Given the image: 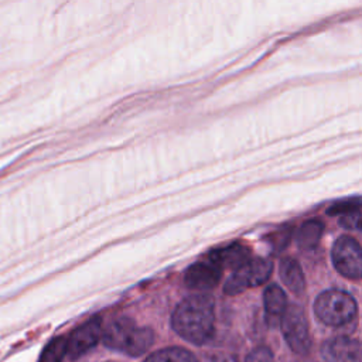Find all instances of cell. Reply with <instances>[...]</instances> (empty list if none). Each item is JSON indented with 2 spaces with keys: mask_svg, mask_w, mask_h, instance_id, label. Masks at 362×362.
I'll return each mask as SVG.
<instances>
[{
  "mask_svg": "<svg viewBox=\"0 0 362 362\" xmlns=\"http://www.w3.org/2000/svg\"><path fill=\"white\" fill-rule=\"evenodd\" d=\"M174 331L185 341L202 345L208 342L215 331V304L205 294L189 296L182 300L173 313Z\"/></svg>",
  "mask_w": 362,
  "mask_h": 362,
  "instance_id": "1",
  "label": "cell"
},
{
  "mask_svg": "<svg viewBox=\"0 0 362 362\" xmlns=\"http://www.w3.org/2000/svg\"><path fill=\"white\" fill-rule=\"evenodd\" d=\"M102 341L107 348L140 356L153 345L154 334L147 327H139L127 317L112 321L102 332Z\"/></svg>",
  "mask_w": 362,
  "mask_h": 362,
  "instance_id": "2",
  "label": "cell"
},
{
  "mask_svg": "<svg viewBox=\"0 0 362 362\" xmlns=\"http://www.w3.org/2000/svg\"><path fill=\"white\" fill-rule=\"evenodd\" d=\"M314 311L324 324L339 327L355 318L358 307L351 294L332 288L322 291L315 298Z\"/></svg>",
  "mask_w": 362,
  "mask_h": 362,
  "instance_id": "3",
  "label": "cell"
},
{
  "mask_svg": "<svg viewBox=\"0 0 362 362\" xmlns=\"http://www.w3.org/2000/svg\"><path fill=\"white\" fill-rule=\"evenodd\" d=\"M272 269V262L266 259H249L233 270L225 283L223 291L229 296H235L250 287L260 286L270 277Z\"/></svg>",
  "mask_w": 362,
  "mask_h": 362,
  "instance_id": "4",
  "label": "cell"
},
{
  "mask_svg": "<svg viewBox=\"0 0 362 362\" xmlns=\"http://www.w3.org/2000/svg\"><path fill=\"white\" fill-rule=\"evenodd\" d=\"M280 322L288 346L297 354H307L311 348V337L304 310L296 304L287 305Z\"/></svg>",
  "mask_w": 362,
  "mask_h": 362,
  "instance_id": "5",
  "label": "cell"
},
{
  "mask_svg": "<svg viewBox=\"0 0 362 362\" xmlns=\"http://www.w3.org/2000/svg\"><path fill=\"white\" fill-rule=\"evenodd\" d=\"M334 267L345 277L358 280L362 272V250L356 239L341 236L335 240L331 252Z\"/></svg>",
  "mask_w": 362,
  "mask_h": 362,
  "instance_id": "6",
  "label": "cell"
},
{
  "mask_svg": "<svg viewBox=\"0 0 362 362\" xmlns=\"http://www.w3.org/2000/svg\"><path fill=\"white\" fill-rule=\"evenodd\" d=\"M100 338L102 320L99 317H93L76 329H74L66 338V354L75 359L93 348Z\"/></svg>",
  "mask_w": 362,
  "mask_h": 362,
  "instance_id": "7",
  "label": "cell"
},
{
  "mask_svg": "<svg viewBox=\"0 0 362 362\" xmlns=\"http://www.w3.org/2000/svg\"><path fill=\"white\" fill-rule=\"evenodd\" d=\"M222 277V269L211 259L205 257L191 267L185 273V284L192 290H211Z\"/></svg>",
  "mask_w": 362,
  "mask_h": 362,
  "instance_id": "8",
  "label": "cell"
},
{
  "mask_svg": "<svg viewBox=\"0 0 362 362\" xmlns=\"http://www.w3.org/2000/svg\"><path fill=\"white\" fill-rule=\"evenodd\" d=\"M321 354L327 362H359L361 345L358 339L341 335L325 341Z\"/></svg>",
  "mask_w": 362,
  "mask_h": 362,
  "instance_id": "9",
  "label": "cell"
},
{
  "mask_svg": "<svg viewBox=\"0 0 362 362\" xmlns=\"http://www.w3.org/2000/svg\"><path fill=\"white\" fill-rule=\"evenodd\" d=\"M206 257L218 264L222 270L225 267H232L235 270L250 259V249L243 243H232L226 247L212 250Z\"/></svg>",
  "mask_w": 362,
  "mask_h": 362,
  "instance_id": "10",
  "label": "cell"
},
{
  "mask_svg": "<svg viewBox=\"0 0 362 362\" xmlns=\"http://www.w3.org/2000/svg\"><path fill=\"white\" fill-rule=\"evenodd\" d=\"M266 320L269 325H277L281 320V315L287 307V297L281 287L277 284H270L263 294Z\"/></svg>",
  "mask_w": 362,
  "mask_h": 362,
  "instance_id": "11",
  "label": "cell"
},
{
  "mask_svg": "<svg viewBox=\"0 0 362 362\" xmlns=\"http://www.w3.org/2000/svg\"><path fill=\"white\" fill-rule=\"evenodd\" d=\"M280 277L284 286L293 291L294 294L300 296L305 290V279L301 270V266L297 260L291 257H286L280 262Z\"/></svg>",
  "mask_w": 362,
  "mask_h": 362,
  "instance_id": "12",
  "label": "cell"
},
{
  "mask_svg": "<svg viewBox=\"0 0 362 362\" xmlns=\"http://www.w3.org/2000/svg\"><path fill=\"white\" fill-rule=\"evenodd\" d=\"M322 230H324V225L321 221H317V219L307 221L300 226L297 232V236H296L297 245L304 250L314 249L321 239Z\"/></svg>",
  "mask_w": 362,
  "mask_h": 362,
  "instance_id": "13",
  "label": "cell"
},
{
  "mask_svg": "<svg viewBox=\"0 0 362 362\" xmlns=\"http://www.w3.org/2000/svg\"><path fill=\"white\" fill-rule=\"evenodd\" d=\"M146 362H198V359L185 348L170 346L151 354Z\"/></svg>",
  "mask_w": 362,
  "mask_h": 362,
  "instance_id": "14",
  "label": "cell"
},
{
  "mask_svg": "<svg viewBox=\"0 0 362 362\" xmlns=\"http://www.w3.org/2000/svg\"><path fill=\"white\" fill-rule=\"evenodd\" d=\"M66 354V337H57L44 348L40 362H61Z\"/></svg>",
  "mask_w": 362,
  "mask_h": 362,
  "instance_id": "15",
  "label": "cell"
},
{
  "mask_svg": "<svg viewBox=\"0 0 362 362\" xmlns=\"http://www.w3.org/2000/svg\"><path fill=\"white\" fill-rule=\"evenodd\" d=\"M339 222L344 228L359 229V226H361V208L355 206L349 211H345L344 214H341Z\"/></svg>",
  "mask_w": 362,
  "mask_h": 362,
  "instance_id": "16",
  "label": "cell"
},
{
  "mask_svg": "<svg viewBox=\"0 0 362 362\" xmlns=\"http://www.w3.org/2000/svg\"><path fill=\"white\" fill-rule=\"evenodd\" d=\"M246 362H273V355L267 348H257L249 356Z\"/></svg>",
  "mask_w": 362,
  "mask_h": 362,
  "instance_id": "17",
  "label": "cell"
}]
</instances>
